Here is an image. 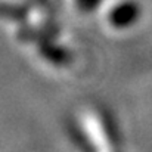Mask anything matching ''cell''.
<instances>
[{"label":"cell","instance_id":"1","mask_svg":"<svg viewBox=\"0 0 152 152\" xmlns=\"http://www.w3.org/2000/svg\"><path fill=\"white\" fill-rule=\"evenodd\" d=\"M139 15H140L139 4H136L134 1L126 0V1H121L111 9L109 22L115 28H124V27L133 25L139 19Z\"/></svg>","mask_w":152,"mask_h":152},{"label":"cell","instance_id":"2","mask_svg":"<svg viewBox=\"0 0 152 152\" xmlns=\"http://www.w3.org/2000/svg\"><path fill=\"white\" fill-rule=\"evenodd\" d=\"M75 1H77L78 9H81L83 12H92L101 3V0H75Z\"/></svg>","mask_w":152,"mask_h":152}]
</instances>
